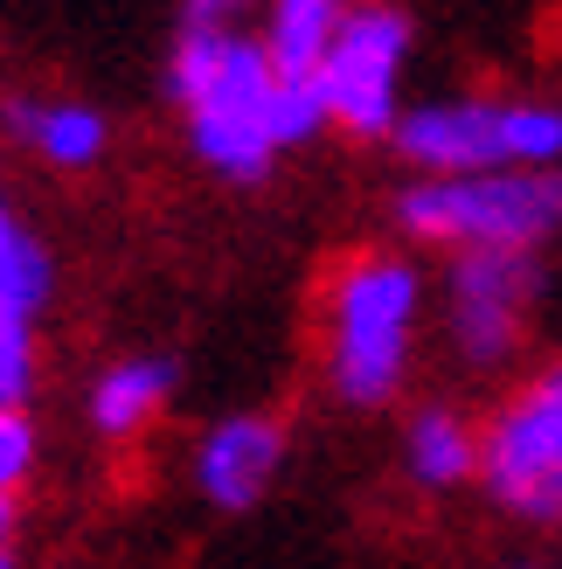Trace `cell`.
Masks as SVG:
<instances>
[{
	"mask_svg": "<svg viewBox=\"0 0 562 569\" xmlns=\"http://www.w3.org/2000/svg\"><path fill=\"white\" fill-rule=\"evenodd\" d=\"M174 98H181V119L188 139L222 181H258L264 167L285 147V126H278V77L264 36L250 42L237 28H181V49H174Z\"/></svg>",
	"mask_w": 562,
	"mask_h": 569,
	"instance_id": "cell-1",
	"label": "cell"
},
{
	"mask_svg": "<svg viewBox=\"0 0 562 569\" xmlns=\"http://www.w3.org/2000/svg\"><path fill=\"white\" fill-rule=\"evenodd\" d=\"M417 320H424V278L403 258H348L327 284V382L341 403L375 410L403 389Z\"/></svg>",
	"mask_w": 562,
	"mask_h": 569,
	"instance_id": "cell-2",
	"label": "cell"
},
{
	"mask_svg": "<svg viewBox=\"0 0 562 569\" xmlns=\"http://www.w3.org/2000/svg\"><path fill=\"white\" fill-rule=\"evenodd\" d=\"M397 222L444 250H535L562 222V174L555 167L424 174L397 194Z\"/></svg>",
	"mask_w": 562,
	"mask_h": 569,
	"instance_id": "cell-3",
	"label": "cell"
},
{
	"mask_svg": "<svg viewBox=\"0 0 562 569\" xmlns=\"http://www.w3.org/2000/svg\"><path fill=\"white\" fill-rule=\"evenodd\" d=\"M397 153L424 174H472V167H555L562 111L528 98H431L397 119Z\"/></svg>",
	"mask_w": 562,
	"mask_h": 569,
	"instance_id": "cell-4",
	"label": "cell"
},
{
	"mask_svg": "<svg viewBox=\"0 0 562 569\" xmlns=\"http://www.w3.org/2000/svg\"><path fill=\"white\" fill-rule=\"evenodd\" d=\"M480 479L514 521H562V368H542L480 438Z\"/></svg>",
	"mask_w": 562,
	"mask_h": 569,
	"instance_id": "cell-5",
	"label": "cell"
},
{
	"mask_svg": "<svg viewBox=\"0 0 562 569\" xmlns=\"http://www.w3.org/2000/svg\"><path fill=\"white\" fill-rule=\"evenodd\" d=\"M410 63V21L389 0H354L341 36L320 63V98L327 119L354 139H389L397 132V83Z\"/></svg>",
	"mask_w": 562,
	"mask_h": 569,
	"instance_id": "cell-6",
	"label": "cell"
},
{
	"mask_svg": "<svg viewBox=\"0 0 562 569\" xmlns=\"http://www.w3.org/2000/svg\"><path fill=\"white\" fill-rule=\"evenodd\" d=\"M535 250H459L444 278V320L472 368H500L521 348L528 306H535Z\"/></svg>",
	"mask_w": 562,
	"mask_h": 569,
	"instance_id": "cell-7",
	"label": "cell"
},
{
	"mask_svg": "<svg viewBox=\"0 0 562 569\" xmlns=\"http://www.w3.org/2000/svg\"><path fill=\"white\" fill-rule=\"evenodd\" d=\"M278 466H285V423L230 417L194 451V487H202V500L222 507V515H243V507H258L271 493Z\"/></svg>",
	"mask_w": 562,
	"mask_h": 569,
	"instance_id": "cell-8",
	"label": "cell"
},
{
	"mask_svg": "<svg viewBox=\"0 0 562 569\" xmlns=\"http://www.w3.org/2000/svg\"><path fill=\"white\" fill-rule=\"evenodd\" d=\"M8 126H14V139L36 160H49V167H91L98 153H104V119L91 104H77V98H21V104H8Z\"/></svg>",
	"mask_w": 562,
	"mask_h": 569,
	"instance_id": "cell-9",
	"label": "cell"
},
{
	"mask_svg": "<svg viewBox=\"0 0 562 569\" xmlns=\"http://www.w3.org/2000/svg\"><path fill=\"white\" fill-rule=\"evenodd\" d=\"M354 0H264V49L278 77H320Z\"/></svg>",
	"mask_w": 562,
	"mask_h": 569,
	"instance_id": "cell-10",
	"label": "cell"
},
{
	"mask_svg": "<svg viewBox=\"0 0 562 569\" xmlns=\"http://www.w3.org/2000/svg\"><path fill=\"white\" fill-rule=\"evenodd\" d=\"M167 389H174V368L167 361H119V368H104L98 389H91V423H98V438H139L147 423L160 417L167 403Z\"/></svg>",
	"mask_w": 562,
	"mask_h": 569,
	"instance_id": "cell-11",
	"label": "cell"
},
{
	"mask_svg": "<svg viewBox=\"0 0 562 569\" xmlns=\"http://www.w3.org/2000/svg\"><path fill=\"white\" fill-rule=\"evenodd\" d=\"M403 466L417 487H459L480 472V438L459 410H417L403 431Z\"/></svg>",
	"mask_w": 562,
	"mask_h": 569,
	"instance_id": "cell-12",
	"label": "cell"
},
{
	"mask_svg": "<svg viewBox=\"0 0 562 569\" xmlns=\"http://www.w3.org/2000/svg\"><path fill=\"white\" fill-rule=\"evenodd\" d=\"M42 299H49V250L21 230L8 202H0V306L36 312Z\"/></svg>",
	"mask_w": 562,
	"mask_h": 569,
	"instance_id": "cell-13",
	"label": "cell"
},
{
	"mask_svg": "<svg viewBox=\"0 0 562 569\" xmlns=\"http://www.w3.org/2000/svg\"><path fill=\"white\" fill-rule=\"evenodd\" d=\"M36 396V312L0 306V403Z\"/></svg>",
	"mask_w": 562,
	"mask_h": 569,
	"instance_id": "cell-14",
	"label": "cell"
},
{
	"mask_svg": "<svg viewBox=\"0 0 562 569\" xmlns=\"http://www.w3.org/2000/svg\"><path fill=\"white\" fill-rule=\"evenodd\" d=\"M28 472H36V423L21 403H0V493H21Z\"/></svg>",
	"mask_w": 562,
	"mask_h": 569,
	"instance_id": "cell-15",
	"label": "cell"
},
{
	"mask_svg": "<svg viewBox=\"0 0 562 569\" xmlns=\"http://www.w3.org/2000/svg\"><path fill=\"white\" fill-rule=\"evenodd\" d=\"M250 0H188V28H237Z\"/></svg>",
	"mask_w": 562,
	"mask_h": 569,
	"instance_id": "cell-16",
	"label": "cell"
},
{
	"mask_svg": "<svg viewBox=\"0 0 562 569\" xmlns=\"http://www.w3.org/2000/svg\"><path fill=\"white\" fill-rule=\"evenodd\" d=\"M14 549V493H0V562Z\"/></svg>",
	"mask_w": 562,
	"mask_h": 569,
	"instance_id": "cell-17",
	"label": "cell"
}]
</instances>
